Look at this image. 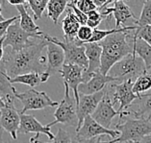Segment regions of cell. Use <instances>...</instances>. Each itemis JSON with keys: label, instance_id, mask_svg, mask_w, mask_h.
<instances>
[{"label": "cell", "instance_id": "13", "mask_svg": "<svg viewBox=\"0 0 151 143\" xmlns=\"http://www.w3.org/2000/svg\"><path fill=\"white\" fill-rule=\"evenodd\" d=\"M64 84L68 85L71 89L74 94V99L76 105L79 103L80 94L78 92V87L83 83V73L84 69L76 64H65L60 70Z\"/></svg>", "mask_w": 151, "mask_h": 143}, {"label": "cell", "instance_id": "38", "mask_svg": "<svg viewBox=\"0 0 151 143\" xmlns=\"http://www.w3.org/2000/svg\"><path fill=\"white\" fill-rule=\"evenodd\" d=\"M93 4L95 5V7L97 8V10L101 9L102 7L107 3V1H105V0H93Z\"/></svg>", "mask_w": 151, "mask_h": 143}, {"label": "cell", "instance_id": "16", "mask_svg": "<svg viewBox=\"0 0 151 143\" xmlns=\"http://www.w3.org/2000/svg\"><path fill=\"white\" fill-rule=\"evenodd\" d=\"M20 127V113L12 106H5L0 115V128L8 132L14 140L17 139V133Z\"/></svg>", "mask_w": 151, "mask_h": 143}, {"label": "cell", "instance_id": "8", "mask_svg": "<svg viewBox=\"0 0 151 143\" xmlns=\"http://www.w3.org/2000/svg\"><path fill=\"white\" fill-rule=\"evenodd\" d=\"M45 33L40 31L39 33H27L20 27L19 22H14L10 26L7 31V34L4 38V43L3 45L10 46L12 51L17 52L24 48L34 44V41L30 40V38L42 39Z\"/></svg>", "mask_w": 151, "mask_h": 143}, {"label": "cell", "instance_id": "44", "mask_svg": "<svg viewBox=\"0 0 151 143\" xmlns=\"http://www.w3.org/2000/svg\"><path fill=\"white\" fill-rule=\"evenodd\" d=\"M1 4H2V2H0V22H2V21H4V20H5V18H4V16H2V13H1V10H2V8H1Z\"/></svg>", "mask_w": 151, "mask_h": 143}, {"label": "cell", "instance_id": "41", "mask_svg": "<svg viewBox=\"0 0 151 143\" xmlns=\"http://www.w3.org/2000/svg\"><path fill=\"white\" fill-rule=\"evenodd\" d=\"M8 3L13 6H18V5H23L26 3V1H12V0H8Z\"/></svg>", "mask_w": 151, "mask_h": 143}, {"label": "cell", "instance_id": "46", "mask_svg": "<svg viewBox=\"0 0 151 143\" xmlns=\"http://www.w3.org/2000/svg\"><path fill=\"white\" fill-rule=\"evenodd\" d=\"M96 143H106V141H101V140H100V138H99V139H98V141H97Z\"/></svg>", "mask_w": 151, "mask_h": 143}, {"label": "cell", "instance_id": "21", "mask_svg": "<svg viewBox=\"0 0 151 143\" xmlns=\"http://www.w3.org/2000/svg\"><path fill=\"white\" fill-rule=\"evenodd\" d=\"M50 74L47 72L39 73V72H30L26 74L17 76L14 78H10V82L12 85L14 84H20V85L29 86L31 87H34L37 86H40V84L47 82L49 79Z\"/></svg>", "mask_w": 151, "mask_h": 143}, {"label": "cell", "instance_id": "26", "mask_svg": "<svg viewBox=\"0 0 151 143\" xmlns=\"http://www.w3.org/2000/svg\"><path fill=\"white\" fill-rule=\"evenodd\" d=\"M150 89H151V75L148 74V73L139 77L134 82L133 92L138 97H139L142 94H143Z\"/></svg>", "mask_w": 151, "mask_h": 143}, {"label": "cell", "instance_id": "48", "mask_svg": "<svg viewBox=\"0 0 151 143\" xmlns=\"http://www.w3.org/2000/svg\"><path fill=\"white\" fill-rule=\"evenodd\" d=\"M37 143H48V142H42V141L38 140V141H37Z\"/></svg>", "mask_w": 151, "mask_h": 143}, {"label": "cell", "instance_id": "27", "mask_svg": "<svg viewBox=\"0 0 151 143\" xmlns=\"http://www.w3.org/2000/svg\"><path fill=\"white\" fill-rule=\"evenodd\" d=\"M147 25H151V0L143 1L141 16L135 23V26L137 27H143Z\"/></svg>", "mask_w": 151, "mask_h": 143}, {"label": "cell", "instance_id": "28", "mask_svg": "<svg viewBox=\"0 0 151 143\" xmlns=\"http://www.w3.org/2000/svg\"><path fill=\"white\" fill-rule=\"evenodd\" d=\"M125 27H122V28H119V29H110V30H100V29H94L93 30V36H91V40L88 43H99L101 42L102 40H104L107 36H111L113 34H115V33H117V32H120V31H123Z\"/></svg>", "mask_w": 151, "mask_h": 143}, {"label": "cell", "instance_id": "9", "mask_svg": "<svg viewBox=\"0 0 151 143\" xmlns=\"http://www.w3.org/2000/svg\"><path fill=\"white\" fill-rule=\"evenodd\" d=\"M16 97L22 104V109L19 112L24 113L27 111H38L49 107H58L59 103L51 99L45 91H39L30 89L24 92L17 93Z\"/></svg>", "mask_w": 151, "mask_h": 143}, {"label": "cell", "instance_id": "2", "mask_svg": "<svg viewBox=\"0 0 151 143\" xmlns=\"http://www.w3.org/2000/svg\"><path fill=\"white\" fill-rule=\"evenodd\" d=\"M137 28L135 25L127 26L123 31L115 33L99 42L102 47L100 73L103 75H108L114 64L133 54V32Z\"/></svg>", "mask_w": 151, "mask_h": 143}, {"label": "cell", "instance_id": "31", "mask_svg": "<svg viewBox=\"0 0 151 143\" xmlns=\"http://www.w3.org/2000/svg\"><path fill=\"white\" fill-rule=\"evenodd\" d=\"M133 34L136 39H142L146 43H148L149 45H151V25L138 27L137 30L133 32Z\"/></svg>", "mask_w": 151, "mask_h": 143}, {"label": "cell", "instance_id": "29", "mask_svg": "<svg viewBox=\"0 0 151 143\" xmlns=\"http://www.w3.org/2000/svg\"><path fill=\"white\" fill-rule=\"evenodd\" d=\"M48 1L45 0H30L27 1V5L30 7V10L34 14V18L36 20L40 19L43 12L46 9Z\"/></svg>", "mask_w": 151, "mask_h": 143}, {"label": "cell", "instance_id": "34", "mask_svg": "<svg viewBox=\"0 0 151 143\" xmlns=\"http://www.w3.org/2000/svg\"><path fill=\"white\" fill-rule=\"evenodd\" d=\"M68 8L72 11V13L74 14V16L76 17V19L78 20V22L82 25H87V21H88V16L86 14H84L83 12H81L79 9H77V7L74 5L73 1L68 2Z\"/></svg>", "mask_w": 151, "mask_h": 143}, {"label": "cell", "instance_id": "14", "mask_svg": "<svg viewBox=\"0 0 151 143\" xmlns=\"http://www.w3.org/2000/svg\"><path fill=\"white\" fill-rule=\"evenodd\" d=\"M119 115V113L117 111L114 109V105L112 103V100L110 98L108 92H106L103 99L100 101V103L98 104L95 112L93 113L91 117L96 121L98 124H100L106 129L110 130V127L112 125V121L116 116Z\"/></svg>", "mask_w": 151, "mask_h": 143}, {"label": "cell", "instance_id": "45", "mask_svg": "<svg viewBox=\"0 0 151 143\" xmlns=\"http://www.w3.org/2000/svg\"><path fill=\"white\" fill-rule=\"evenodd\" d=\"M2 133H3V131L1 128H0V143H4L3 142V139H2Z\"/></svg>", "mask_w": 151, "mask_h": 143}, {"label": "cell", "instance_id": "4", "mask_svg": "<svg viewBox=\"0 0 151 143\" xmlns=\"http://www.w3.org/2000/svg\"><path fill=\"white\" fill-rule=\"evenodd\" d=\"M116 130L120 135L116 139L106 141V143H137L146 135L151 134V121L145 119L129 118L124 122H119Z\"/></svg>", "mask_w": 151, "mask_h": 143}, {"label": "cell", "instance_id": "39", "mask_svg": "<svg viewBox=\"0 0 151 143\" xmlns=\"http://www.w3.org/2000/svg\"><path fill=\"white\" fill-rule=\"evenodd\" d=\"M3 43H4V38L0 39V63L4 58V45H3Z\"/></svg>", "mask_w": 151, "mask_h": 143}, {"label": "cell", "instance_id": "23", "mask_svg": "<svg viewBox=\"0 0 151 143\" xmlns=\"http://www.w3.org/2000/svg\"><path fill=\"white\" fill-rule=\"evenodd\" d=\"M134 35V34H133ZM133 54L137 55L143 61L146 70L151 67V45L142 39L133 38Z\"/></svg>", "mask_w": 151, "mask_h": 143}, {"label": "cell", "instance_id": "50", "mask_svg": "<svg viewBox=\"0 0 151 143\" xmlns=\"http://www.w3.org/2000/svg\"><path fill=\"white\" fill-rule=\"evenodd\" d=\"M130 143H133V142H130Z\"/></svg>", "mask_w": 151, "mask_h": 143}, {"label": "cell", "instance_id": "33", "mask_svg": "<svg viewBox=\"0 0 151 143\" xmlns=\"http://www.w3.org/2000/svg\"><path fill=\"white\" fill-rule=\"evenodd\" d=\"M73 3L77 7V9H79L81 12L86 14L97 10V8L93 4V0H81V1H73Z\"/></svg>", "mask_w": 151, "mask_h": 143}, {"label": "cell", "instance_id": "12", "mask_svg": "<svg viewBox=\"0 0 151 143\" xmlns=\"http://www.w3.org/2000/svg\"><path fill=\"white\" fill-rule=\"evenodd\" d=\"M129 115L136 119L151 121V92L142 94L126 111L120 112L119 121Z\"/></svg>", "mask_w": 151, "mask_h": 143}, {"label": "cell", "instance_id": "36", "mask_svg": "<svg viewBox=\"0 0 151 143\" xmlns=\"http://www.w3.org/2000/svg\"><path fill=\"white\" fill-rule=\"evenodd\" d=\"M52 143H72V140L68 132L60 128L58 130L57 134H55V137Z\"/></svg>", "mask_w": 151, "mask_h": 143}, {"label": "cell", "instance_id": "32", "mask_svg": "<svg viewBox=\"0 0 151 143\" xmlns=\"http://www.w3.org/2000/svg\"><path fill=\"white\" fill-rule=\"evenodd\" d=\"M88 16V21H87V25L89 27H91V29H97L98 25H100V23L102 22V20L106 19L101 14V13H99L97 10L93 11L87 14Z\"/></svg>", "mask_w": 151, "mask_h": 143}, {"label": "cell", "instance_id": "43", "mask_svg": "<svg viewBox=\"0 0 151 143\" xmlns=\"http://www.w3.org/2000/svg\"><path fill=\"white\" fill-rule=\"evenodd\" d=\"M39 140V134H36L35 137H33L30 139V143H37V141Z\"/></svg>", "mask_w": 151, "mask_h": 143}, {"label": "cell", "instance_id": "20", "mask_svg": "<svg viewBox=\"0 0 151 143\" xmlns=\"http://www.w3.org/2000/svg\"><path fill=\"white\" fill-rule=\"evenodd\" d=\"M17 91L10 82V77L8 76L5 69V65L1 61L0 63V95L2 96L6 106L14 107L16 103V94Z\"/></svg>", "mask_w": 151, "mask_h": 143}, {"label": "cell", "instance_id": "22", "mask_svg": "<svg viewBox=\"0 0 151 143\" xmlns=\"http://www.w3.org/2000/svg\"><path fill=\"white\" fill-rule=\"evenodd\" d=\"M81 24L76 19L74 14L70 9H68L67 16L62 20V28L64 31V39L73 40L76 39V35L78 33Z\"/></svg>", "mask_w": 151, "mask_h": 143}, {"label": "cell", "instance_id": "24", "mask_svg": "<svg viewBox=\"0 0 151 143\" xmlns=\"http://www.w3.org/2000/svg\"><path fill=\"white\" fill-rule=\"evenodd\" d=\"M27 3V2H26ZM26 3L23 5H18L16 6L17 10L18 11V16H19V25L20 27L23 29L25 32L27 33H39L40 32V27L35 23L33 17L28 14L26 10Z\"/></svg>", "mask_w": 151, "mask_h": 143}, {"label": "cell", "instance_id": "6", "mask_svg": "<svg viewBox=\"0 0 151 143\" xmlns=\"http://www.w3.org/2000/svg\"><path fill=\"white\" fill-rule=\"evenodd\" d=\"M65 86V95L59 103L56 112H54L55 120L47 124V127L51 128L56 124H65L68 126H74L77 128L78 125V119L76 114V102L69 94V87L68 85Z\"/></svg>", "mask_w": 151, "mask_h": 143}, {"label": "cell", "instance_id": "40", "mask_svg": "<svg viewBox=\"0 0 151 143\" xmlns=\"http://www.w3.org/2000/svg\"><path fill=\"white\" fill-rule=\"evenodd\" d=\"M137 143H151V134L146 135V137H145L143 138H142L141 140Z\"/></svg>", "mask_w": 151, "mask_h": 143}, {"label": "cell", "instance_id": "7", "mask_svg": "<svg viewBox=\"0 0 151 143\" xmlns=\"http://www.w3.org/2000/svg\"><path fill=\"white\" fill-rule=\"evenodd\" d=\"M133 85L132 81H125L121 83H112L106 87L107 92L112 100L113 105L119 102V107L117 112H122L130 107L134 102L139 98L133 92Z\"/></svg>", "mask_w": 151, "mask_h": 143}, {"label": "cell", "instance_id": "30", "mask_svg": "<svg viewBox=\"0 0 151 143\" xmlns=\"http://www.w3.org/2000/svg\"><path fill=\"white\" fill-rule=\"evenodd\" d=\"M93 29H91L88 25H82L76 35V39L80 41L82 44H85V43H88L90 41L91 36H93Z\"/></svg>", "mask_w": 151, "mask_h": 143}, {"label": "cell", "instance_id": "42", "mask_svg": "<svg viewBox=\"0 0 151 143\" xmlns=\"http://www.w3.org/2000/svg\"><path fill=\"white\" fill-rule=\"evenodd\" d=\"M5 103H4V100H3V98H2V96L0 95V112L2 111L3 109L5 108Z\"/></svg>", "mask_w": 151, "mask_h": 143}, {"label": "cell", "instance_id": "1", "mask_svg": "<svg viewBox=\"0 0 151 143\" xmlns=\"http://www.w3.org/2000/svg\"><path fill=\"white\" fill-rule=\"evenodd\" d=\"M47 43L48 41L43 39L42 36V39H40L39 42H35L27 48L17 52L11 51L4 55L2 61L10 78L30 72H46L47 60L42 53L43 49L46 48Z\"/></svg>", "mask_w": 151, "mask_h": 143}, {"label": "cell", "instance_id": "49", "mask_svg": "<svg viewBox=\"0 0 151 143\" xmlns=\"http://www.w3.org/2000/svg\"><path fill=\"white\" fill-rule=\"evenodd\" d=\"M0 115H1V112H0Z\"/></svg>", "mask_w": 151, "mask_h": 143}, {"label": "cell", "instance_id": "15", "mask_svg": "<svg viewBox=\"0 0 151 143\" xmlns=\"http://www.w3.org/2000/svg\"><path fill=\"white\" fill-rule=\"evenodd\" d=\"M84 45L89 66L83 73V83H87L95 73L100 72L102 47L99 43H85Z\"/></svg>", "mask_w": 151, "mask_h": 143}, {"label": "cell", "instance_id": "3", "mask_svg": "<svg viewBox=\"0 0 151 143\" xmlns=\"http://www.w3.org/2000/svg\"><path fill=\"white\" fill-rule=\"evenodd\" d=\"M146 73L147 70L143 61L137 55L130 54L114 64L108 72V76L115 79L116 83L125 81H132L134 83L139 77Z\"/></svg>", "mask_w": 151, "mask_h": 143}, {"label": "cell", "instance_id": "11", "mask_svg": "<svg viewBox=\"0 0 151 143\" xmlns=\"http://www.w3.org/2000/svg\"><path fill=\"white\" fill-rule=\"evenodd\" d=\"M104 134L111 137L112 139H116L120 135V133L116 130L106 129L100 124H98L91 116H88L84 120L81 128L76 132V137L84 139L94 138Z\"/></svg>", "mask_w": 151, "mask_h": 143}, {"label": "cell", "instance_id": "37", "mask_svg": "<svg viewBox=\"0 0 151 143\" xmlns=\"http://www.w3.org/2000/svg\"><path fill=\"white\" fill-rule=\"evenodd\" d=\"M100 137H94V138H90V139H84V138H77L73 143H96L98 139Z\"/></svg>", "mask_w": 151, "mask_h": 143}, {"label": "cell", "instance_id": "18", "mask_svg": "<svg viewBox=\"0 0 151 143\" xmlns=\"http://www.w3.org/2000/svg\"><path fill=\"white\" fill-rule=\"evenodd\" d=\"M18 132L22 134H29V133H35L36 134H43L47 135L50 140H53L55 137V135L51 133L50 128H48L46 125L43 126L33 115L25 114V113H20V127Z\"/></svg>", "mask_w": 151, "mask_h": 143}, {"label": "cell", "instance_id": "35", "mask_svg": "<svg viewBox=\"0 0 151 143\" xmlns=\"http://www.w3.org/2000/svg\"><path fill=\"white\" fill-rule=\"evenodd\" d=\"M18 20H19V16H14L11 18H8V19H5L4 21H2V22H0V39L5 38L7 31H8V29L10 28L11 25Z\"/></svg>", "mask_w": 151, "mask_h": 143}, {"label": "cell", "instance_id": "10", "mask_svg": "<svg viewBox=\"0 0 151 143\" xmlns=\"http://www.w3.org/2000/svg\"><path fill=\"white\" fill-rule=\"evenodd\" d=\"M106 92V87L104 90L100 91L98 93H95L93 95H82L80 96L79 103L76 105V114L77 119H78V125L76 128V132L78 131L84 120L87 118L88 116H91L93 113L95 112L98 104L103 99Z\"/></svg>", "mask_w": 151, "mask_h": 143}, {"label": "cell", "instance_id": "47", "mask_svg": "<svg viewBox=\"0 0 151 143\" xmlns=\"http://www.w3.org/2000/svg\"><path fill=\"white\" fill-rule=\"evenodd\" d=\"M147 73H148V74H150V75H151V67L148 69V70H147Z\"/></svg>", "mask_w": 151, "mask_h": 143}, {"label": "cell", "instance_id": "5", "mask_svg": "<svg viewBox=\"0 0 151 143\" xmlns=\"http://www.w3.org/2000/svg\"><path fill=\"white\" fill-rule=\"evenodd\" d=\"M43 39L47 41L55 43L61 47L65 52V64H76L86 71L89 66V61L86 56V50H85V45L78 41L76 39L73 40L64 39L60 40L54 36H50L48 35L43 34Z\"/></svg>", "mask_w": 151, "mask_h": 143}, {"label": "cell", "instance_id": "25", "mask_svg": "<svg viewBox=\"0 0 151 143\" xmlns=\"http://www.w3.org/2000/svg\"><path fill=\"white\" fill-rule=\"evenodd\" d=\"M68 5L67 0H49L47 3V16L53 21L54 24H58L61 14Z\"/></svg>", "mask_w": 151, "mask_h": 143}, {"label": "cell", "instance_id": "17", "mask_svg": "<svg viewBox=\"0 0 151 143\" xmlns=\"http://www.w3.org/2000/svg\"><path fill=\"white\" fill-rule=\"evenodd\" d=\"M116 83L115 79L108 75H103L97 72L88 81L87 83H82L78 87V92L82 95H93L104 90L109 84Z\"/></svg>", "mask_w": 151, "mask_h": 143}, {"label": "cell", "instance_id": "19", "mask_svg": "<svg viewBox=\"0 0 151 143\" xmlns=\"http://www.w3.org/2000/svg\"><path fill=\"white\" fill-rule=\"evenodd\" d=\"M46 56H47L46 72L49 73L50 75L54 74L56 72H60L65 61L64 50L59 45L48 41L46 46Z\"/></svg>", "mask_w": 151, "mask_h": 143}]
</instances>
